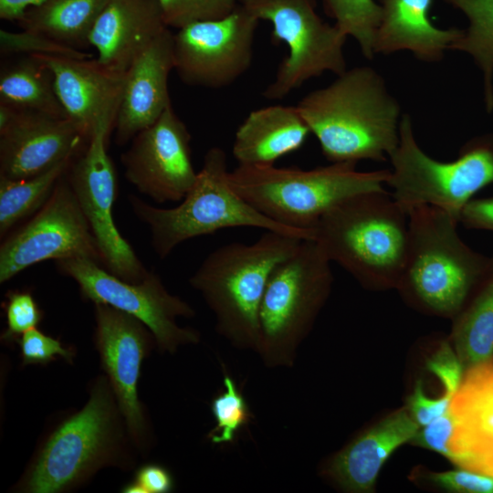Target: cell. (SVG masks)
I'll return each mask as SVG.
<instances>
[{
    "label": "cell",
    "instance_id": "obj_35",
    "mask_svg": "<svg viewBox=\"0 0 493 493\" xmlns=\"http://www.w3.org/2000/svg\"><path fill=\"white\" fill-rule=\"evenodd\" d=\"M22 365H47L57 357L72 362L76 351L71 347H64L62 342L45 334L37 328L25 332L17 341Z\"/></svg>",
    "mask_w": 493,
    "mask_h": 493
},
{
    "label": "cell",
    "instance_id": "obj_7",
    "mask_svg": "<svg viewBox=\"0 0 493 493\" xmlns=\"http://www.w3.org/2000/svg\"><path fill=\"white\" fill-rule=\"evenodd\" d=\"M355 163L311 170L238 165L229 172L236 193L271 220L311 231L335 205L354 195L384 190L390 170L361 172Z\"/></svg>",
    "mask_w": 493,
    "mask_h": 493
},
{
    "label": "cell",
    "instance_id": "obj_34",
    "mask_svg": "<svg viewBox=\"0 0 493 493\" xmlns=\"http://www.w3.org/2000/svg\"><path fill=\"white\" fill-rule=\"evenodd\" d=\"M4 309L6 328L1 339L5 342H16L26 331L41 322L43 312L29 291L12 290L5 295Z\"/></svg>",
    "mask_w": 493,
    "mask_h": 493
},
{
    "label": "cell",
    "instance_id": "obj_36",
    "mask_svg": "<svg viewBox=\"0 0 493 493\" xmlns=\"http://www.w3.org/2000/svg\"><path fill=\"white\" fill-rule=\"evenodd\" d=\"M425 366L440 381L444 393L453 397L462 383L464 366L449 342H442Z\"/></svg>",
    "mask_w": 493,
    "mask_h": 493
},
{
    "label": "cell",
    "instance_id": "obj_9",
    "mask_svg": "<svg viewBox=\"0 0 493 493\" xmlns=\"http://www.w3.org/2000/svg\"><path fill=\"white\" fill-rule=\"evenodd\" d=\"M399 135V143L389 156L393 169L386 184L405 211L428 205L459 222L465 205L493 184V134L472 138L450 162L435 160L421 149L407 114L402 116Z\"/></svg>",
    "mask_w": 493,
    "mask_h": 493
},
{
    "label": "cell",
    "instance_id": "obj_5",
    "mask_svg": "<svg viewBox=\"0 0 493 493\" xmlns=\"http://www.w3.org/2000/svg\"><path fill=\"white\" fill-rule=\"evenodd\" d=\"M408 247L397 287L434 313L456 315L487 275L492 257L469 247L457 219L428 205L409 208Z\"/></svg>",
    "mask_w": 493,
    "mask_h": 493
},
{
    "label": "cell",
    "instance_id": "obj_13",
    "mask_svg": "<svg viewBox=\"0 0 493 493\" xmlns=\"http://www.w3.org/2000/svg\"><path fill=\"white\" fill-rule=\"evenodd\" d=\"M111 131L105 125L99 127L83 152L72 161L66 175L97 243L101 265L116 277L136 283L149 270L114 222L117 177L107 152Z\"/></svg>",
    "mask_w": 493,
    "mask_h": 493
},
{
    "label": "cell",
    "instance_id": "obj_2",
    "mask_svg": "<svg viewBox=\"0 0 493 493\" xmlns=\"http://www.w3.org/2000/svg\"><path fill=\"white\" fill-rule=\"evenodd\" d=\"M296 106L330 163L383 162L399 143L401 106L372 67L346 69Z\"/></svg>",
    "mask_w": 493,
    "mask_h": 493
},
{
    "label": "cell",
    "instance_id": "obj_32",
    "mask_svg": "<svg viewBox=\"0 0 493 493\" xmlns=\"http://www.w3.org/2000/svg\"><path fill=\"white\" fill-rule=\"evenodd\" d=\"M0 52L3 56H57L77 58H90V54L45 35L25 29L14 32L0 30Z\"/></svg>",
    "mask_w": 493,
    "mask_h": 493
},
{
    "label": "cell",
    "instance_id": "obj_30",
    "mask_svg": "<svg viewBox=\"0 0 493 493\" xmlns=\"http://www.w3.org/2000/svg\"><path fill=\"white\" fill-rule=\"evenodd\" d=\"M325 12L335 25L353 37L366 58L372 59L381 20V6L376 0H323Z\"/></svg>",
    "mask_w": 493,
    "mask_h": 493
},
{
    "label": "cell",
    "instance_id": "obj_22",
    "mask_svg": "<svg viewBox=\"0 0 493 493\" xmlns=\"http://www.w3.org/2000/svg\"><path fill=\"white\" fill-rule=\"evenodd\" d=\"M167 27L157 0H109L89 34V46L101 64L126 72Z\"/></svg>",
    "mask_w": 493,
    "mask_h": 493
},
{
    "label": "cell",
    "instance_id": "obj_26",
    "mask_svg": "<svg viewBox=\"0 0 493 493\" xmlns=\"http://www.w3.org/2000/svg\"><path fill=\"white\" fill-rule=\"evenodd\" d=\"M0 103L68 118L57 96L52 72L38 56H21L1 68Z\"/></svg>",
    "mask_w": 493,
    "mask_h": 493
},
{
    "label": "cell",
    "instance_id": "obj_25",
    "mask_svg": "<svg viewBox=\"0 0 493 493\" xmlns=\"http://www.w3.org/2000/svg\"><path fill=\"white\" fill-rule=\"evenodd\" d=\"M109 0H45L16 21L21 29L81 49Z\"/></svg>",
    "mask_w": 493,
    "mask_h": 493
},
{
    "label": "cell",
    "instance_id": "obj_23",
    "mask_svg": "<svg viewBox=\"0 0 493 493\" xmlns=\"http://www.w3.org/2000/svg\"><path fill=\"white\" fill-rule=\"evenodd\" d=\"M381 6L374 53L410 51L425 62L441 60L464 30L440 28L430 19L433 0H376Z\"/></svg>",
    "mask_w": 493,
    "mask_h": 493
},
{
    "label": "cell",
    "instance_id": "obj_15",
    "mask_svg": "<svg viewBox=\"0 0 493 493\" xmlns=\"http://www.w3.org/2000/svg\"><path fill=\"white\" fill-rule=\"evenodd\" d=\"M94 344L129 434L140 453L152 446L153 431L138 395L142 362L156 348L152 331L135 317L106 304H94Z\"/></svg>",
    "mask_w": 493,
    "mask_h": 493
},
{
    "label": "cell",
    "instance_id": "obj_14",
    "mask_svg": "<svg viewBox=\"0 0 493 493\" xmlns=\"http://www.w3.org/2000/svg\"><path fill=\"white\" fill-rule=\"evenodd\" d=\"M258 19L243 5L228 15L191 23L173 34L174 70L186 85L220 89L250 67Z\"/></svg>",
    "mask_w": 493,
    "mask_h": 493
},
{
    "label": "cell",
    "instance_id": "obj_24",
    "mask_svg": "<svg viewBox=\"0 0 493 493\" xmlns=\"http://www.w3.org/2000/svg\"><path fill=\"white\" fill-rule=\"evenodd\" d=\"M309 132L297 106L257 109L237 128L232 152L238 165L272 166L299 150Z\"/></svg>",
    "mask_w": 493,
    "mask_h": 493
},
{
    "label": "cell",
    "instance_id": "obj_40",
    "mask_svg": "<svg viewBox=\"0 0 493 493\" xmlns=\"http://www.w3.org/2000/svg\"><path fill=\"white\" fill-rule=\"evenodd\" d=\"M452 398V396L444 393L438 398L427 397L424 393L422 383L418 381L413 393L407 398L406 409L421 427L430 424L446 412Z\"/></svg>",
    "mask_w": 493,
    "mask_h": 493
},
{
    "label": "cell",
    "instance_id": "obj_6",
    "mask_svg": "<svg viewBox=\"0 0 493 493\" xmlns=\"http://www.w3.org/2000/svg\"><path fill=\"white\" fill-rule=\"evenodd\" d=\"M128 199L135 216L149 228L152 248L161 258L189 239L225 228L256 227L302 239L314 236L271 220L236 193L229 182L226 153L217 146L206 152L194 184L178 205L157 207L133 194Z\"/></svg>",
    "mask_w": 493,
    "mask_h": 493
},
{
    "label": "cell",
    "instance_id": "obj_27",
    "mask_svg": "<svg viewBox=\"0 0 493 493\" xmlns=\"http://www.w3.org/2000/svg\"><path fill=\"white\" fill-rule=\"evenodd\" d=\"M453 341L464 368L492 361L493 257L491 266L472 299L456 314Z\"/></svg>",
    "mask_w": 493,
    "mask_h": 493
},
{
    "label": "cell",
    "instance_id": "obj_29",
    "mask_svg": "<svg viewBox=\"0 0 493 493\" xmlns=\"http://www.w3.org/2000/svg\"><path fill=\"white\" fill-rule=\"evenodd\" d=\"M460 10L468 27L452 49L468 54L483 73L487 110H493V0H444Z\"/></svg>",
    "mask_w": 493,
    "mask_h": 493
},
{
    "label": "cell",
    "instance_id": "obj_1",
    "mask_svg": "<svg viewBox=\"0 0 493 493\" xmlns=\"http://www.w3.org/2000/svg\"><path fill=\"white\" fill-rule=\"evenodd\" d=\"M139 452L106 375L92 380L89 399L48 433L14 486L22 493H65L100 470H131Z\"/></svg>",
    "mask_w": 493,
    "mask_h": 493
},
{
    "label": "cell",
    "instance_id": "obj_33",
    "mask_svg": "<svg viewBox=\"0 0 493 493\" xmlns=\"http://www.w3.org/2000/svg\"><path fill=\"white\" fill-rule=\"evenodd\" d=\"M168 27L180 29L191 23L223 17L236 6V0H157Z\"/></svg>",
    "mask_w": 493,
    "mask_h": 493
},
{
    "label": "cell",
    "instance_id": "obj_28",
    "mask_svg": "<svg viewBox=\"0 0 493 493\" xmlns=\"http://www.w3.org/2000/svg\"><path fill=\"white\" fill-rule=\"evenodd\" d=\"M66 160L48 171L26 179L0 176V235L26 217L36 214L47 201L72 161Z\"/></svg>",
    "mask_w": 493,
    "mask_h": 493
},
{
    "label": "cell",
    "instance_id": "obj_31",
    "mask_svg": "<svg viewBox=\"0 0 493 493\" xmlns=\"http://www.w3.org/2000/svg\"><path fill=\"white\" fill-rule=\"evenodd\" d=\"M224 389L211 402L215 426L208 434L212 444L232 443L253 418L249 405L231 375L226 374Z\"/></svg>",
    "mask_w": 493,
    "mask_h": 493
},
{
    "label": "cell",
    "instance_id": "obj_17",
    "mask_svg": "<svg viewBox=\"0 0 493 493\" xmlns=\"http://www.w3.org/2000/svg\"><path fill=\"white\" fill-rule=\"evenodd\" d=\"M88 140L68 118L0 103V176L26 179L78 155Z\"/></svg>",
    "mask_w": 493,
    "mask_h": 493
},
{
    "label": "cell",
    "instance_id": "obj_11",
    "mask_svg": "<svg viewBox=\"0 0 493 493\" xmlns=\"http://www.w3.org/2000/svg\"><path fill=\"white\" fill-rule=\"evenodd\" d=\"M243 5L258 20L270 22L272 41L284 42L288 48L274 80L263 91L266 99L281 100L324 72L340 75L346 70L347 35L321 20L314 0H256Z\"/></svg>",
    "mask_w": 493,
    "mask_h": 493
},
{
    "label": "cell",
    "instance_id": "obj_37",
    "mask_svg": "<svg viewBox=\"0 0 493 493\" xmlns=\"http://www.w3.org/2000/svg\"><path fill=\"white\" fill-rule=\"evenodd\" d=\"M428 479L451 492L493 493V477L467 468L431 473Z\"/></svg>",
    "mask_w": 493,
    "mask_h": 493
},
{
    "label": "cell",
    "instance_id": "obj_21",
    "mask_svg": "<svg viewBox=\"0 0 493 493\" xmlns=\"http://www.w3.org/2000/svg\"><path fill=\"white\" fill-rule=\"evenodd\" d=\"M449 409L456 465L481 473L493 454V362L467 368Z\"/></svg>",
    "mask_w": 493,
    "mask_h": 493
},
{
    "label": "cell",
    "instance_id": "obj_4",
    "mask_svg": "<svg viewBox=\"0 0 493 493\" xmlns=\"http://www.w3.org/2000/svg\"><path fill=\"white\" fill-rule=\"evenodd\" d=\"M313 234L329 259L361 284L397 287L408 247V215L385 190L335 205L318 221Z\"/></svg>",
    "mask_w": 493,
    "mask_h": 493
},
{
    "label": "cell",
    "instance_id": "obj_12",
    "mask_svg": "<svg viewBox=\"0 0 493 493\" xmlns=\"http://www.w3.org/2000/svg\"><path fill=\"white\" fill-rule=\"evenodd\" d=\"M66 174L33 217L1 244V284L47 260L86 257L101 265L97 243Z\"/></svg>",
    "mask_w": 493,
    "mask_h": 493
},
{
    "label": "cell",
    "instance_id": "obj_41",
    "mask_svg": "<svg viewBox=\"0 0 493 493\" xmlns=\"http://www.w3.org/2000/svg\"><path fill=\"white\" fill-rule=\"evenodd\" d=\"M459 223L467 228L493 231V196L470 200L460 214Z\"/></svg>",
    "mask_w": 493,
    "mask_h": 493
},
{
    "label": "cell",
    "instance_id": "obj_19",
    "mask_svg": "<svg viewBox=\"0 0 493 493\" xmlns=\"http://www.w3.org/2000/svg\"><path fill=\"white\" fill-rule=\"evenodd\" d=\"M174 70L173 33L165 28L139 55L125 72L116 117L115 142H131L172 105L168 79Z\"/></svg>",
    "mask_w": 493,
    "mask_h": 493
},
{
    "label": "cell",
    "instance_id": "obj_3",
    "mask_svg": "<svg viewBox=\"0 0 493 493\" xmlns=\"http://www.w3.org/2000/svg\"><path fill=\"white\" fill-rule=\"evenodd\" d=\"M303 240L265 231L254 243H229L212 251L189 278L212 311L215 330L233 347L257 351L258 313L275 267Z\"/></svg>",
    "mask_w": 493,
    "mask_h": 493
},
{
    "label": "cell",
    "instance_id": "obj_8",
    "mask_svg": "<svg viewBox=\"0 0 493 493\" xmlns=\"http://www.w3.org/2000/svg\"><path fill=\"white\" fill-rule=\"evenodd\" d=\"M330 263L315 240L303 239L272 271L260 303L256 351L267 368L294 366L330 292Z\"/></svg>",
    "mask_w": 493,
    "mask_h": 493
},
{
    "label": "cell",
    "instance_id": "obj_10",
    "mask_svg": "<svg viewBox=\"0 0 493 493\" xmlns=\"http://www.w3.org/2000/svg\"><path fill=\"white\" fill-rule=\"evenodd\" d=\"M61 274L72 278L82 298L106 304L141 320L153 334L162 353L173 354L180 348L199 343L200 332L177 324L178 318H193L195 310L180 297L170 293L153 271L140 282H128L86 257L56 261Z\"/></svg>",
    "mask_w": 493,
    "mask_h": 493
},
{
    "label": "cell",
    "instance_id": "obj_43",
    "mask_svg": "<svg viewBox=\"0 0 493 493\" xmlns=\"http://www.w3.org/2000/svg\"><path fill=\"white\" fill-rule=\"evenodd\" d=\"M236 1L240 3V5H246V4H249V3L254 2L256 0H236Z\"/></svg>",
    "mask_w": 493,
    "mask_h": 493
},
{
    "label": "cell",
    "instance_id": "obj_39",
    "mask_svg": "<svg viewBox=\"0 0 493 493\" xmlns=\"http://www.w3.org/2000/svg\"><path fill=\"white\" fill-rule=\"evenodd\" d=\"M174 488V479L165 467L148 463L136 469L133 479L123 486V493H169Z\"/></svg>",
    "mask_w": 493,
    "mask_h": 493
},
{
    "label": "cell",
    "instance_id": "obj_20",
    "mask_svg": "<svg viewBox=\"0 0 493 493\" xmlns=\"http://www.w3.org/2000/svg\"><path fill=\"white\" fill-rule=\"evenodd\" d=\"M419 428L406 408L399 409L335 453L325 464L322 474L344 491L370 492L389 456L411 442Z\"/></svg>",
    "mask_w": 493,
    "mask_h": 493
},
{
    "label": "cell",
    "instance_id": "obj_42",
    "mask_svg": "<svg viewBox=\"0 0 493 493\" xmlns=\"http://www.w3.org/2000/svg\"><path fill=\"white\" fill-rule=\"evenodd\" d=\"M45 0H0V17L3 20L17 21L29 8Z\"/></svg>",
    "mask_w": 493,
    "mask_h": 493
},
{
    "label": "cell",
    "instance_id": "obj_38",
    "mask_svg": "<svg viewBox=\"0 0 493 493\" xmlns=\"http://www.w3.org/2000/svg\"><path fill=\"white\" fill-rule=\"evenodd\" d=\"M454 431V419L448 408L430 424L421 426L410 442L413 445L436 452L451 462L453 453L449 444Z\"/></svg>",
    "mask_w": 493,
    "mask_h": 493
},
{
    "label": "cell",
    "instance_id": "obj_16",
    "mask_svg": "<svg viewBox=\"0 0 493 493\" xmlns=\"http://www.w3.org/2000/svg\"><path fill=\"white\" fill-rule=\"evenodd\" d=\"M131 142L121 157L126 180L157 204L183 200L197 172L191 159V134L173 106Z\"/></svg>",
    "mask_w": 493,
    "mask_h": 493
},
{
    "label": "cell",
    "instance_id": "obj_18",
    "mask_svg": "<svg viewBox=\"0 0 493 493\" xmlns=\"http://www.w3.org/2000/svg\"><path fill=\"white\" fill-rule=\"evenodd\" d=\"M54 79L58 100L68 117L88 141L102 126L114 129L125 72L97 58L42 56Z\"/></svg>",
    "mask_w": 493,
    "mask_h": 493
}]
</instances>
